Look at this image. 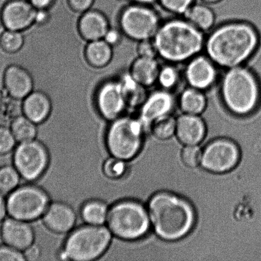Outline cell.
Returning <instances> with one entry per match:
<instances>
[{"instance_id": "6da1fadb", "label": "cell", "mask_w": 261, "mask_h": 261, "mask_svg": "<svg viewBox=\"0 0 261 261\" xmlns=\"http://www.w3.org/2000/svg\"><path fill=\"white\" fill-rule=\"evenodd\" d=\"M259 31L248 22L234 21L217 27L205 39L206 55L217 66L227 69L244 65L256 55Z\"/></svg>"}, {"instance_id": "7a4b0ae2", "label": "cell", "mask_w": 261, "mask_h": 261, "mask_svg": "<svg viewBox=\"0 0 261 261\" xmlns=\"http://www.w3.org/2000/svg\"><path fill=\"white\" fill-rule=\"evenodd\" d=\"M203 33L185 19H173L161 24L152 40L160 58L171 64L180 63L204 49Z\"/></svg>"}, {"instance_id": "3957f363", "label": "cell", "mask_w": 261, "mask_h": 261, "mask_svg": "<svg viewBox=\"0 0 261 261\" xmlns=\"http://www.w3.org/2000/svg\"><path fill=\"white\" fill-rule=\"evenodd\" d=\"M148 213L156 233L168 241L185 237L195 222V214L191 204L170 193L153 196L148 204Z\"/></svg>"}, {"instance_id": "277c9868", "label": "cell", "mask_w": 261, "mask_h": 261, "mask_svg": "<svg viewBox=\"0 0 261 261\" xmlns=\"http://www.w3.org/2000/svg\"><path fill=\"white\" fill-rule=\"evenodd\" d=\"M222 103L231 113L245 116L261 104V84L254 70L244 65L227 69L220 88Z\"/></svg>"}, {"instance_id": "5b68a950", "label": "cell", "mask_w": 261, "mask_h": 261, "mask_svg": "<svg viewBox=\"0 0 261 261\" xmlns=\"http://www.w3.org/2000/svg\"><path fill=\"white\" fill-rule=\"evenodd\" d=\"M108 227L86 224L72 230L58 257L61 260L91 261L98 259L108 249L112 239Z\"/></svg>"}, {"instance_id": "8992f818", "label": "cell", "mask_w": 261, "mask_h": 261, "mask_svg": "<svg viewBox=\"0 0 261 261\" xmlns=\"http://www.w3.org/2000/svg\"><path fill=\"white\" fill-rule=\"evenodd\" d=\"M107 227L113 236L125 241L140 239L150 228L149 215L137 201L122 200L109 207Z\"/></svg>"}, {"instance_id": "52a82bcc", "label": "cell", "mask_w": 261, "mask_h": 261, "mask_svg": "<svg viewBox=\"0 0 261 261\" xmlns=\"http://www.w3.org/2000/svg\"><path fill=\"white\" fill-rule=\"evenodd\" d=\"M143 130L139 119L121 116L112 121L106 136L110 154L125 161L134 158L141 148Z\"/></svg>"}, {"instance_id": "ba28073f", "label": "cell", "mask_w": 261, "mask_h": 261, "mask_svg": "<svg viewBox=\"0 0 261 261\" xmlns=\"http://www.w3.org/2000/svg\"><path fill=\"white\" fill-rule=\"evenodd\" d=\"M50 204L49 194L40 187L30 184L18 187L7 199L10 217L28 222L42 217Z\"/></svg>"}, {"instance_id": "9c48e42d", "label": "cell", "mask_w": 261, "mask_h": 261, "mask_svg": "<svg viewBox=\"0 0 261 261\" xmlns=\"http://www.w3.org/2000/svg\"><path fill=\"white\" fill-rule=\"evenodd\" d=\"M120 24L123 32L137 42L153 39L161 24L155 10L137 4L125 8L120 15Z\"/></svg>"}, {"instance_id": "30bf717a", "label": "cell", "mask_w": 261, "mask_h": 261, "mask_svg": "<svg viewBox=\"0 0 261 261\" xmlns=\"http://www.w3.org/2000/svg\"><path fill=\"white\" fill-rule=\"evenodd\" d=\"M50 154L42 143L37 140L19 143L15 148L14 166L25 180H37L45 172L50 164Z\"/></svg>"}, {"instance_id": "8fae6325", "label": "cell", "mask_w": 261, "mask_h": 261, "mask_svg": "<svg viewBox=\"0 0 261 261\" xmlns=\"http://www.w3.org/2000/svg\"><path fill=\"white\" fill-rule=\"evenodd\" d=\"M240 151L231 141H213L202 152L201 165L211 172L221 173L232 170L239 163Z\"/></svg>"}, {"instance_id": "7c38bea8", "label": "cell", "mask_w": 261, "mask_h": 261, "mask_svg": "<svg viewBox=\"0 0 261 261\" xmlns=\"http://www.w3.org/2000/svg\"><path fill=\"white\" fill-rule=\"evenodd\" d=\"M97 109L104 119L114 121L127 107L119 81H108L100 87L96 95Z\"/></svg>"}, {"instance_id": "4fadbf2b", "label": "cell", "mask_w": 261, "mask_h": 261, "mask_svg": "<svg viewBox=\"0 0 261 261\" xmlns=\"http://www.w3.org/2000/svg\"><path fill=\"white\" fill-rule=\"evenodd\" d=\"M175 103V98L170 91L162 89L148 94L140 107L139 120L144 130L150 129L155 120L170 114Z\"/></svg>"}, {"instance_id": "5bb4252c", "label": "cell", "mask_w": 261, "mask_h": 261, "mask_svg": "<svg viewBox=\"0 0 261 261\" xmlns=\"http://www.w3.org/2000/svg\"><path fill=\"white\" fill-rule=\"evenodd\" d=\"M184 75L188 86L206 90L216 83L217 66L208 56L198 55L188 61Z\"/></svg>"}, {"instance_id": "9a60e30c", "label": "cell", "mask_w": 261, "mask_h": 261, "mask_svg": "<svg viewBox=\"0 0 261 261\" xmlns=\"http://www.w3.org/2000/svg\"><path fill=\"white\" fill-rule=\"evenodd\" d=\"M36 12L28 0H9L2 9V22L7 29L21 32L35 22Z\"/></svg>"}, {"instance_id": "2e32d148", "label": "cell", "mask_w": 261, "mask_h": 261, "mask_svg": "<svg viewBox=\"0 0 261 261\" xmlns=\"http://www.w3.org/2000/svg\"><path fill=\"white\" fill-rule=\"evenodd\" d=\"M1 234L5 245L23 252L34 244L35 233L28 222L12 218L5 220Z\"/></svg>"}, {"instance_id": "e0dca14e", "label": "cell", "mask_w": 261, "mask_h": 261, "mask_svg": "<svg viewBox=\"0 0 261 261\" xmlns=\"http://www.w3.org/2000/svg\"><path fill=\"white\" fill-rule=\"evenodd\" d=\"M45 226L58 234L70 232L75 226L77 216L75 211L63 202L51 203L42 216Z\"/></svg>"}, {"instance_id": "ac0fdd59", "label": "cell", "mask_w": 261, "mask_h": 261, "mask_svg": "<svg viewBox=\"0 0 261 261\" xmlns=\"http://www.w3.org/2000/svg\"><path fill=\"white\" fill-rule=\"evenodd\" d=\"M4 84L10 96L15 99L27 98L33 88L32 75L26 69L15 65L9 66L5 70Z\"/></svg>"}, {"instance_id": "d6986e66", "label": "cell", "mask_w": 261, "mask_h": 261, "mask_svg": "<svg viewBox=\"0 0 261 261\" xmlns=\"http://www.w3.org/2000/svg\"><path fill=\"white\" fill-rule=\"evenodd\" d=\"M175 133L183 144L197 145L205 137V124L199 115L183 114L176 119Z\"/></svg>"}, {"instance_id": "ffe728a7", "label": "cell", "mask_w": 261, "mask_h": 261, "mask_svg": "<svg viewBox=\"0 0 261 261\" xmlns=\"http://www.w3.org/2000/svg\"><path fill=\"white\" fill-rule=\"evenodd\" d=\"M108 20L102 13L97 10H88L82 15L78 23L79 32L84 40H102L109 30Z\"/></svg>"}, {"instance_id": "44dd1931", "label": "cell", "mask_w": 261, "mask_h": 261, "mask_svg": "<svg viewBox=\"0 0 261 261\" xmlns=\"http://www.w3.org/2000/svg\"><path fill=\"white\" fill-rule=\"evenodd\" d=\"M52 111V104L47 94L43 92H32L25 98L22 106L24 116L35 124L46 121Z\"/></svg>"}, {"instance_id": "7402d4cb", "label": "cell", "mask_w": 261, "mask_h": 261, "mask_svg": "<svg viewBox=\"0 0 261 261\" xmlns=\"http://www.w3.org/2000/svg\"><path fill=\"white\" fill-rule=\"evenodd\" d=\"M160 69L159 63L156 58L139 56L132 63L130 74L137 83L147 88L157 83Z\"/></svg>"}, {"instance_id": "603a6c76", "label": "cell", "mask_w": 261, "mask_h": 261, "mask_svg": "<svg viewBox=\"0 0 261 261\" xmlns=\"http://www.w3.org/2000/svg\"><path fill=\"white\" fill-rule=\"evenodd\" d=\"M204 91L188 86L181 92L178 99L179 107L183 114L200 115L207 107Z\"/></svg>"}, {"instance_id": "cb8c5ba5", "label": "cell", "mask_w": 261, "mask_h": 261, "mask_svg": "<svg viewBox=\"0 0 261 261\" xmlns=\"http://www.w3.org/2000/svg\"><path fill=\"white\" fill-rule=\"evenodd\" d=\"M184 19L201 32L211 30L216 22V14L208 5L193 4L183 14Z\"/></svg>"}, {"instance_id": "d4e9b609", "label": "cell", "mask_w": 261, "mask_h": 261, "mask_svg": "<svg viewBox=\"0 0 261 261\" xmlns=\"http://www.w3.org/2000/svg\"><path fill=\"white\" fill-rule=\"evenodd\" d=\"M127 107H140L148 94L145 87L137 83L130 73L125 74L119 80Z\"/></svg>"}, {"instance_id": "484cf974", "label": "cell", "mask_w": 261, "mask_h": 261, "mask_svg": "<svg viewBox=\"0 0 261 261\" xmlns=\"http://www.w3.org/2000/svg\"><path fill=\"white\" fill-rule=\"evenodd\" d=\"M87 61L94 68H103L112 60V46L106 41L99 40L89 42L85 50Z\"/></svg>"}, {"instance_id": "4316f807", "label": "cell", "mask_w": 261, "mask_h": 261, "mask_svg": "<svg viewBox=\"0 0 261 261\" xmlns=\"http://www.w3.org/2000/svg\"><path fill=\"white\" fill-rule=\"evenodd\" d=\"M109 207L97 199L86 201L81 208V216L86 224L102 226L106 223Z\"/></svg>"}, {"instance_id": "83f0119b", "label": "cell", "mask_w": 261, "mask_h": 261, "mask_svg": "<svg viewBox=\"0 0 261 261\" xmlns=\"http://www.w3.org/2000/svg\"><path fill=\"white\" fill-rule=\"evenodd\" d=\"M10 129L19 143L35 140L37 135V124L25 116H19L13 120Z\"/></svg>"}, {"instance_id": "f1b7e54d", "label": "cell", "mask_w": 261, "mask_h": 261, "mask_svg": "<svg viewBox=\"0 0 261 261\" xmlns=\"http://www.w3.org/2000/svg\"><path fill=\"white\" fill-rule=\"evenodd\" d=\"M176 119L170 114L155 120L151 125L150 129L155 138L167 140L176 132Z\"/></svg>"}, {"instance_id": "f546056e", "label": "cell", "mask_w": 261, "mask_h": 261, "mask_svg": "<svg viewBox=\"0 0 261 261\" xmlns=\"http://www.w3.org/2000/svg\"><path fill=\"white\" fill-rule=\"evenodd\" d=\"M20 177L14 166L6 165L0 168V193H11L19 187Z\"/></svg>"}, {"instance_id": "4dcf8cb0", "label": "cell", "mask_w": 261, "mask_h": 261, "mask_svg": "<svg viewBox=\"0 0 261 261\" xmlns=\"http://www.w3.org/2000/svg\"><path fill=\"white\" fill-rule=\"evenodd\" d=\"M24 44V37L21 33L17 31H6L0 37V45L7 53L13 54L21 49Z\"/></svg>"}, {"instance_id": "1f68e13d", "label": "cell", "mask_w": 261, "mask_h": 261, "mask_svg": "<svg viewBox=\"0 0 261 261\" xmlns=\"http://www.w3.org/2000/svg\"><path fill=\"white\" fill-rule=\"evenodd\" d=\"M179 71L175 66L167 65L160 67L157 83L162 89L170 91L175 88L179 83Z\"/></svg>"}, {"instance_id": "d6a6232c", "label": "cell", "mask_w": 261, "mask_h": 261, "mask_svg": "<svg viewBox=\"0 0 261 261\" xmlns=\"http://www.w3.org/2000/svg\"><path fill=\"white\" fill-rule=\"evenodd\" d=\"M126 161L112 157L107 159L102 165V172L111 180L121 178L126 172Z\"/></svg>"}, {"instance_id": "836d02e7", "label": "cell", "mask_w": 261, "mask_h": 261, "mask_svg": "<svg viewBox=\"0 0 261 261\" xmlns=\"http://www.w3.org/2000/svg\"><path fill=\"white\" fill-rule=\"evenodd\" d=\"M202 151L196 146L186 145L181 152V160L188 167L195 168L201 162Z\"/></svg>"}, {"instance_id": "e575fe53", "label": "cell", "mask_w": 261, "mask_h": 261, "mask_svg": "<svg viewBox=\"0 0 261 261\" xmlns=\"http://www.w3.org/2000/svg\"><path fill=\"white\" fill-rule=\"evenodd\" d=\"M163 9L173 14L183 15L195 0H157Z\"/></svg>"}, {"instance_id": "d590c367", "label": "cell", "mask_w": 261, "mask_h": 261, "mask_svg": "<svg viewBox=\"0 0 261 261\" xmlns=\"http://www.w3.org/2000/svg\"><path fill=\"white\" fill-rule=\"evenodd\" d=\"M16 142L11 129L5 126H0V155L11 152Z\"/></svg>"}, {"instance_id": "8d00e7d4", "label": "cell", "mask_w": 261, "mask_h": 261, "mask_svg": "<svg viewBox=\"0 0 261 261\" xmlns=\"http://www.w3.org/2000/svg\"><path fill=\"white\" fill-rule=\"evenodd\" d=\"M137 52L139 57L156 58L157 51L152 39L138 42Z\"/></svg>"}, {"instance_id": "74e56055", "label": "cell", "mask_w": 261, "mask_h": 261, "mask_svg": "<svg viewBox=\"0 0 261 261\" xmlns=\"http://www.w3.org/2000/svg\"><path fill=\"white\" fill-rule=\"evenodd\" d=\"M23 252L9 245L0 247V261H24Z\"/></svg>"}, {"instance_id": "f35d334b", "label": "cell", "mask_w": 261, "mask_h": 261, "mask_svg": "<svg viewBox=\"0 0 261 261\" xmlns=\"http://www.w3.org/2000/svg\"><path fill=\"white\" fill-rule=\"evenodd\" d=\"M96 0H67V3L72 9L77 12L88 11Z\"/></svg>"}, {"instance_id": "ab89813d", "label": "cell", "mask_w": 261, "mask_h": 261, "mask_svg": "<svg viewBox=\"0 0 261 261\" xmlns=\"http://www.w3.org/2000/svg\"><path fill=\"white\" fill-rule=\"evenodd\" d=\"M23 252L25 260L34 261L39 259L41 255L40 247L33 244Z\"/></svg>"}, {"instance_id": "60d3db41", "label": "cell", "mask_w": 261, "mask_h": 261, "mask_svg": "<svg viewBox=\"0 0 261 261\" xmlns=\"http://www.w3.org/2000/svg\"><path fill=\"white\" fill-rule=\"evenodd\" d=\"M104 40L110 45H116L121 42L122 35L118 30L109 29L104 37Z\"/></svg>"}, {"instance_id": "b9f144b4", "label": "cell", "mask_w": 261, "mask_h": 261, "mask_svg": "<svg viewBox=\"0 0 261 261\" xmlns=\"http://www.w3.org/2000/svg\"><path fill=\"white\" fill-rule=\"evenodd\" d=\"M50 19V15L47 9L37 10L36 12L35 22L39 25L46 24Z\"/></svg>"}, {"instance_id": "7bdbcfd3", "label": "cell", "mask_w": 261, "mask_h": 261, "mask_svg": "<svg viewBox=\"0 0 261 261\" xmlns=\"http://www.w3.org/2000/svg\"><path fill=\"white\" fill-rule=\"evenodd\" d=\"M37 10L47 9L52 6L55 0H28Z\"/></svg>"}, {"instance_id": "ee69618b", "label": "cell", "mask_w": 261, "mask_h": 261, "mask_svg": "<svg viewBox=\"0 0 261 261\" xmlns=\"http://www.w3.org/2000/svg\"><path fill=\"white\" fill-rule=\"evenodd\" d=\"M7 214H8L7 200H5L4 197L0 193V222L5 219Z\"/></svg>"}, {"instance_id": "f6af8a7d", "label": "cell", "mask_w": 261, "mask_h": 261, "mask_svg": "<svg viewBox=\"0 0 261 261\" xmlns=\"http://www.w3.org/2000/svg\"><path fill=\"white\" fill-rule=\"evenodd\" d=\"M133 2L135 3V4L143 5H152L153 3H155L157 0H132Z\"/></svg>"}, {"instance_id": "bcb514c9", "label": "cell", "mask_w": 261, "mask_h": 261, "mask_svg": "<svg viewBox=\"0 0 261 261\" xmlns=\"http://www.w3.org/2000/svg\"><path fill=\"white\" fill-rule=\"evenodd\" d=\"M201 1L206 4H216L221 2L222 0H201Z\"/></svg>"}, {"instance_id": "7dc6e473", "label": "cell", "mask_w": 261, "mask_h": 261, "mask_svg": "<svg viewBox=\"0 0 261 261\" xmlns=\"http://www.w3.org/2000/svg\"><path fill=\"white\" fill-rule=\"evenodd\" d=\"M118 1H125V0H118Z\"/></svg>"}]
</instances>
